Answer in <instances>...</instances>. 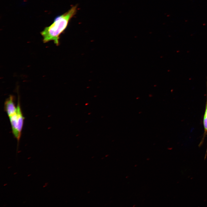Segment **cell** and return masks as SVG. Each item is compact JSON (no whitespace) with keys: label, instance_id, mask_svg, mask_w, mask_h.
<instances>
[{"label":"cell","instance_id":"cell-1","mask_svg":"<svg viewBox=\"0 0 207 207\" xmlns=\"http://www.w3.org/2000/svg\"><path fill=\"white\" fill-rule=\"evenodd\" d=\"M77 10V6L75 5L64 14L56 17L52 23L45 27L41 32L43 42L53 41L58 45L60 35L66 28L69 22L76 14Z\"/></svg>","mask_w":207,"mask_h":207},{"label":"cell","instance_id":"cell-2","mask_svg":"<svg viewBox=\"0 0 207 207\" xmlns=\"http://www.w3.org/2000/svg\"><path fill=\"white\" fill-rule=\"evenodd\" d=\"M4 109L9 117L16 113L17 106L15 105L14 97L13 95H10L5 100Z\"/></svg>","mask_w":207,"mask_h":207},{"label":"cell","instance_id":"cell-3","mask_svg":"<svg viewBox=\"0 0 207 207\" xmlns=\"http://www.w3.org/2000/svg\"><path fill=\"white\" fill-rule=\"evenodd\" d=\"M16 106L18 130L19 134L21 135L24 118L20 107L19 96L18 97Z\"/></svg>","mask_w":207,"mask_h":207},{"label":"cell","instance_id":"cell-4","mask_svg":"<svg viewBox=\"0 0 207 207\" xmlns=\"http://www.w3.org/2000/svg\"><path fill=\"white\" fill-rule=\"evenodd\" d=\"M206 86L207 88V82H206ZM203 123L204 125V129L205 131H207V100L206 102V108L205 111L204 113V117L203 119Z\"/></svg>","mask_w":207,"mask_h":207}]
</instances>
